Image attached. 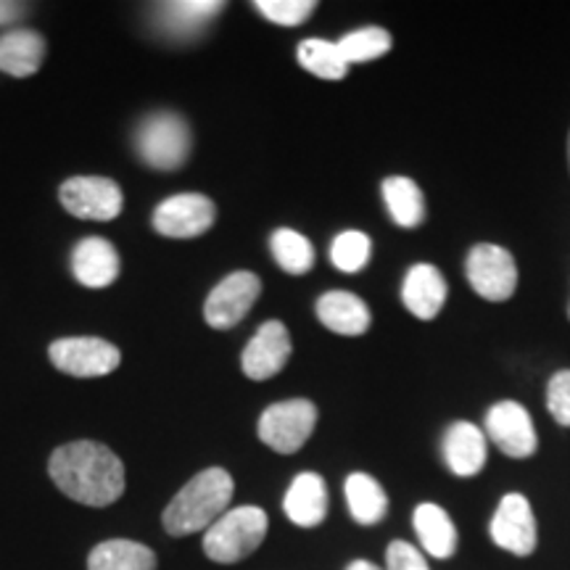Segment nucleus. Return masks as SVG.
I'll return each mask as SVG.
<instances>
[{
    "mask_svg": "<svg viewBox=\"0 0 570 570\" xmlns=\"http://www.w3.org/2000/svg\"><path fill=\"white\" fill-rule=\"evenodd\" d=\"M214 217H217V209H214L212 198L202 194H183L156 206L154 227L156 233L167 235V238L188 240L212 230Z\"/></svg>",
    "mask_w": 570,
    "mask_h": 570,
    "instance_id": "11",
    "label": "nucleus"
},
{
    "mask_svg": "<svg viewBox=\"0 0 570 570\" xmlns=\"http://www.w3.org/2000/svg\"><path fill=\"white\" fill-rule=\"evenodd\" d=\"M19 17H21L19 3H6V0H0V24H9V21Z\"/></svg>",
    "mask_w": 570,
    "mask_h": 570,
    "instance_id": "32",
    "label": "nucleus"
},
{
    "mask_svg": "<svg viewBox=\"0 0 570 570\" xmlns=\"http://www.w3.org/2000/svg\"><path fill=\"white\" fill-rule=\"evenodd\" d=\"M291 336L283 323H265L256 331V336L244 348V373L252 381H267L275 377L291 360Z\"/></svg>",
    "mask_w": 570,
    "mask_h": 570,
    "instance_id": "13",
    "label": "nucleus"
},
{
    "mask_svg": "<svg viewBox=\"0 0 570 570\" xmlns=\"http://www.w3.org/2000/svg\"><path fill=\"white\" fill-rule=\"evenodd\" d=\"M269 518L262 508L244 504L227 510L217 523L204 531V554L219 566H235L262 547L267 537Z\"/></svg>",
    "mask_w": 570,
    "mask_h": 570,
    "instance_id": "3",
    "label": "nucleus"
},
{
    "mask_svg": "<svg viewBox=\"0 0 570 570\" xmlns=\"http://www.w3.org/2000/svg\"><path fill=\"white\" fill-rule=\"evenodd\" d=\"M262 294V281L254 273H246V269H238V273L227 275L223 283L214 285V291L206 298L204 304V317L206 323L217 331H227V327L238 325L256 298Z\"/></svg>",
    "mask_w": 570,
    "mask_h": 570,
    "instance_id": "10",
    "label": "nucleus"
},
{
    "mask_svg": "<svg viewBox=\"0 0 570 570\" xmlns=\"http://www.w3.org/2000/svg\"><path fill=\"white\" fill-rule=\"evenodd\" d=\"M159 560L151 547L132 539H109L92 547L88 570H156Z\"/></svg>",
    "mask_w": 570,
    "mask_h": 570,
    "instance_id": "21",
    "label": "nucleus"
},
{
    "mask_svg": "<svg viewBox=\"0 0 570 570\" xmlns=\"http://www.w3.org/2000/svg\"><path fill=\"white\" fill-rule=\"evenodd\" d=\"M63 209L80 219L109 223L122 214V188L109 177H71L59 190Z\"/></svg>",
    "mask_w": 570,
    "mask_h": 570,
    "instance_id": "8",
    "label": "nucleus"
},
{
    "mask_svg": "<svg viewBox=\"0 0 570 570\" xmlns=\"http://www.w3.org/2000/svg\"><path fill=\"white\" fill-rule=\"evenodd\" d=\"M568 315H570V309H568Z\"/></svg>",
    "mask_w": 570,
    "mask_h": 570,
    "instance_id": "35",
    "label": "nucleus"
},
{
    "mask_svg": "<svg viewBox=\"0 0 570 570\" xmlns=\"http://www.w3.org/2000/svg\"><path fill=\"white\" fill-rule=\"evenodd\" d=\"M269 246H273L277 265H281L288 275H304L309 273L312 265H315V248H312L309 238H304L302 233L291 230V227H281V230H275Z\"/></svg>",
    "mask_w": 570,
    "mask_h": 570,
    "instance_id": "25",
    "label": "nucleus"
},
{
    "mask_svg": "<svg viewBox=\"0 0 570 570\" xmlns=\"http://www.w3.org/2000/svg\"><path fill=\"white\" fill-rule=\"evenodd\" d=\"M317 425V407L309 399H288L262 412L259 439L277 454H294L309 441Z\"/></svg>",
    "mask_w": 570,
    "mask_h": 570,
    "instance_id": "5",
    "label": "nucleus"
},
{
    "mask_svg": "<svg viewBox=\"0 0 570 570\" xmlns=\"http://www.w3.org/2000/svg\"><path fill=\"white\" fill-rule=\"evenodd\" d=\"M135 146H138L142 164L159 169V173H175L188 161L190 127L173 111L151 114L140 122Z\"/></svg>",
    "mask_w": 570,
    "mask_h": 570,
    "instance_id": "4",
    "label": "nucleus"
},
{
    "mask_svg": "<svg viewBox=\"0 0 570 570\" xmlns=\"http://www.w3.org/2000/svg\"><path fill=\"white\" fill-rule=\"evenodd\" d=\"M48 356H51L56 370L75 377L109 375L119 367V362H122V354H119L117 346L92 336L53 341L51 348H48Z\"/></svg>",
    "mask_w": 570,
    "mask_h": 570,
    "instance_id": "7",
    "label": "nucleus"
},
{
    "mask_svg": "<svg viewBox=\"0 0 570 570\" xmlns=\"http://www.w3.org/2000/svg\"><path fill=\"white\" fill-rule=\"evenodd\" d=\"M223 9L225 3H219V0H183V3L164 6L161 17L164 24H169V30L188 35L204 30Z\"/></svg>",
    "mask_w": 570,
    "mask_h": 570,
    "instance_id": "26",
    "label": "nucleus"
},
{
    "mask_svg": "<svg viewBox=\"0 0 570 570\" xmlns=\"http://www.w3.org/2000/svg\"><path fill=\"white\" fill-rule=\"evenodd\" d=\"M48 475L61 494L85 508H109L127 489L122 460L98 441H71L56 449Z\"/></svg>",
    "mask_w": 570,
    "mask_h": 570,
    "instance_id": "1",
    "label": "nucleus"
},
{
    "mask_svg": "<svg viewBox=\"0 0 570 570\" xmlns=\"http://www.w3.org/2000/svg\"><path fill=\"white\" fill-rule=\"evenodd\" d=\"M46 61V40L32 30L0 35V71L11 77H32Z\"/></svg>",
    "mask_w": 570,
    "mask_h": 570,
    "instance_id": "20",
    "label": "nucleus"
},
{
    "mask_svg": "<svg viewBox=\"0 0 570 570\" xmlns=\"http://www.w3.org/2000/svg\"><path fill=\"white\" fill-rule=\"evenodd\" d=\"M346 570H381V568L370 560H354V562H348Z\"/></svg>",
    "mask_w": 570,
    "mask_h": 570,
    "instance_id": "33",
    "label": "nucleus"
},
{
    "mask_svg": "<svg viewBox=\"0 0 570 570\" xmlns=\"http://www.w3.org/2000/svg\"><path fill=\"white\" fill-rule=\"evenodd\" d=\"M568 167H570V132H568Z\"/></svg>",
    "mask_w": 570,
    "mask_h": 570,
    "instance_id": "34",
    "label": "nucleus"
},
{
    "mask_svg": "<svg viewBox=\"0 0 570 570\" xmlns=\"http://www.w3.org/2000/svg\"><path fill=\"white\" fill-rule=\"evenodd\" d=\"M465 275L473 291L487 302H508L518 288V265L508 248L475 244L465 262Z\"/></svg>",
    "mask_w": 570,
    "mask_h": 570,
    "instance_id": "6",
    "label": "nucleus"
},
{
    "mask_svg": "<svg viewBox=\"0 0 570 570\" xmlns=\"http://www.w3.org/2000/svg\"><path fill=\"white\" fill-rule=\"evenodd\" d=\"M446 281L433 265H412L407 277L402 285V298L404 306L415 315L417 320H433L441 312V306L446 302Z\"/></svg>",
    "mask_w": 570,
    "mask_h": 570,
    "instance_id": "17",
    "label": "nucleus"
},
{
    "mask_svg": "<svg viewBox=\"0 0 570 570\" xmlns=\"http://www.w3.org/2000/svg\"><path fill=\"white\" fill-rule=\"evenodd\" d=\"M370 254H373V244L365 233L360 230H346L333 240L331 259L341 273H360L367 267Z\"/></svg>",
    "mask_w": 570,
    "mask_h": 570,
    "instance_id": "28",
    "label": "nucleus"
},
{
    "mask_svg": "<svg viewBox=\"0 0 570 570\" xmlns=\"http://www.w3.org/2000/svg\"><path fill=\"white\" fill-rule=\"evenodd\" d=\"M71 269L77 281L88 288H106L119 277L122 262H119L117 248L106 238H85L71 254Z\"/></svg>",
    "mask_w": 570,
    "mask_h": 570,
    "instance_id": "16",
    "label": "nucleus"
},
{
    "mask_svg": "<svg viewBox=\"0 0 570 570\" xmlns=\"http://www.w3.org/2000/svg\"><path fill=\"white\" fill-rule=\"evenodd\" d=\"M383 198H386L391 219L399 227H417L423 223L425 198L412 177H389V180H383Z\"/></svg>",
    "mask_w": 570,
    "mask_h": 570,
    "instance_id": "23",
    "label": "nucleus"
},
{
    "mask_svg": "<svg viewBox=\"0 0 570 570\" xmlns=\"http://www.w3.org/2000/svg\"><path fill=\"white\" fill-rule=\"evenodd\" d=\"M491 541L499 550L529 558L537 550V518L523 494H504L489 525Z\"/></svg>",
    "mask_w": 570,
    "mask_h": 570,
    "instance_id": "9",
    "label": "nucleus"
},
{
    "mask_svg": "<svg viewBox=\"0 0 570 570\" xmlns=\"http://www.w3.org/2000/svg\"><path fill=\"white\" fill-rule=\"evenodd\" d=\"M412 523H415L417 539L423 541V550L431 554V558L449 560L458 552V529H454L452 518H449V512L444 508H439V504L433 502L417 504Z\"/></svg>",
    "mask_w": 570,
    "mask_h": 570,
    "instance_id": "19",
    "label": "nucleus"
},
{
    "mask_svg": "<svg viewBox=\"0 0 570 570\" xmlns=\"http://www.w3.org/2000/svg\"><path fill=\"white\" fill-rule=\"evenodd\" d=\"M547 407L560 425L570 428V370H560L552 375L547 386Z\"/></svg>",
    "mask_w": 570,
    "mask_h": 570,
    "instance_id": "30",
    "label": "nucleus"
},
{
    "mask_svg": "<svg viewBox=\"0 0 570 570\" xmlns=\"http://www.w3.org/2000/svg\"><path fill=\"white\" fill-rule=\"evenodd\" d=\"M346 504L352 518L360 525H375L386 518L389 497L373 475L367 473H352L346 479Z\"/></svg>",
    "mask_w": 570,
    "mask_h": 570,
    "instance_id": "22",
    "label": "nucleus"
},
{
    "mask_svg": "<svg viewBox=\"0 0 570 570\" xmlns=\"http://www.w3.org/2000/svg\"><path fill=\"white\" fill-rule=\"evenodd\" d=\"M317 317L327 331L338 336H362L373 323L367 304L348 291H327L320 296Z\"/></svg>",
    "mask_w": 570,
    "mask_h": 570,
    "instance_id": "18",
    "label": "nucleus"
},
{
    "mask_svg": "<svg viewBox=\"0 0 570 570\" xmlns=\"http://www.w3.org/2000/svg\"><path fill=\"white\" fill-rule=\"evenodd\" d=\"M283 510L298 529H317L327 518V487L323 475L298 473L285 491Z\"/></svg>",
    "mask_w": 570,
    "mask_h": 570,
    "instance_id": "15",
    "label": "nucleus"
},
{
    "mask_svg": "<svg viewBox=\"0 0 570 570\" xmlns=\"http://www.w3.org/2000/svg\"><path fill=\"white\" fill-rule=\"evenodd\" d=\"M487 433L508 458L523 460L537 452L539 439L529 410L518 402H499L487 412Z\"/></svg>",
    "mask_w": 570,
    "mask_h": 570,
    "instance_id": "12",
    "label": "nucleus"
},
{
    "mask_svg": "<svg viewBox=\"0 0 570 570\" xmlns=\"http://www.w3.org/2000/svg\"><path fill=\"white\" fill-rule=\"evenodd\" d=\"M487 436L479 425L460 420L449 425L444 436V460L449 470L460 479H473L487 468Z\"/></svg>",
    "mask_w": 570,
    "mask_h": 570,
    "instance_id": "14",
    "label": "nucleus"
},
{
    "mask_svg": "<svg viewBox=\"0 0 570 570\" xmlns=\"http://www.w3.org/2000/svg\"><path fill=\"white\" fill-rule=\"evenodd\" d=\"M296 56L306 71H312L315 77H323V80H344L348 71V63L338 53L336 42L309 38L298 46Z\"/></svg>",
    "mask_w": 570,
    "mask_h": 570,
    "instance_id": "24",
    "label": "nucleus"
},
{
    "mask_svg": "<svg viewBox=\"0 0 570 570\" xmlns=\"http://www.w3.org/2000/svg\"><path fill=\"white\" fill-rule=\"evenodd\" d=\"M256 11L281 27H298L315 11L312 0H256Z\"/></svg>",
    "mask_w": 570,
    "mask_h": 570,
    "instance_id": "29",
    "label": "nucleus"
},
{
    "mask_svg": "<svg viewBox=\"0 0 570 570\" xmlns=\"http://www.w3.org/2000/svg\"><path fill=\"white\" fill-rule=\"evenodd\" d=\"M336 46L346 63H365L381 59L391 51V35L383 27H365V30L344 35Z\"/></svg>",
    "mask_w": 570,
    "mask_h": 570,
    "instance_id": "27",
    "label": "nucleus"
},
{
    "mask_svg": "<svg viewBox=\"0 0 570 570\" xmlns=\"http://www.w3.org/2000/svg\"><path fill=\"white\" fill-rule=\"evenodd\" d=\"M386 570H431L423 560V552L410 541H391L386 550Z\"/></svg>",
    "mask_w": 570,
    "mask_h": 570,
    "instance_id": "31",
    "label": "nucleus"
},
{
    "mask_svg": "<svg viewBox=\"0 0 570 570\" xmlns=\"http://www.w3.org/2000/svg\"><path fill=\"white\" fill-rule=\"evenodd\" d=\"M235 494L233 475L225 468H206L173 497L161 515L169 537H190L217 523L230 508Z\"/></svg>",
    "mask_w": 570,
    "mask_h": 570,
    "instance_id": "2",
    "label": "nucleus"
}]
</instances>
